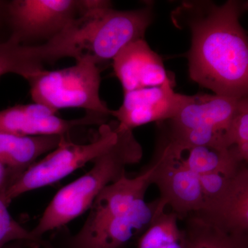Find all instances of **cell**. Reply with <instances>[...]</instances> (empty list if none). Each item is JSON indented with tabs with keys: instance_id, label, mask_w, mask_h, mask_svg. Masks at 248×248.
<instances>
[{
	"instance_id": "obj_21",
	"label": "cell",
	"mask_w": 248,
	"mask_h": 248,
	"mask_svg": "<svg viewBox=\"0 0 248 248\" xmlns=\"http://www.w3.org/2000/svg\"><path fill=\"white\" fill-rule=\"evenodd\" d=\"M19 176L18 173L0 162V195L4 194L5 195L6 191Z\"/></svg>"
},
{
	"instance_id": "obj_22",
	"label": "cell",
	"mask_w": 248,
	"mask_h": 248,
	"mask_svg": "<svg viewBox=\"0 0 248 248\" xmlns=\"http://www.w3.org/2000/svg\"><path fill=\"white\" fill-rule=\"evenodd\" d=\"M6 3L7 1H0V22L3 19H6Z\"/></svg>"
},
{
	"instance_id": "obj_15",
	"label": "cell",
	"mask_w": 248,
	"mask_h": 248,
	"mask_svg": "<svg viewBox=\"0 0 248 248\" xmlns=\"http://www.w3.org/2000/svg\"><path fill=\"white\" fill-rule=\"evenodd\" d=\"M55 59L56 50L50 42L25 46L8 39L0 42V77L13 73L28 81Z\"/></svg>"
},
{
	"instance_id": "obj_19",
	"label": "cell",
	"mask_w": 248,
	"mask_h": 248,
	"mask_svg": "<svg viewBox=\"0 0 248 248\" xmlns=\"http://www.w3.org/2000/svg\"><path fill=\"white\" fill-rule=\"evenodd\" d=\"M225 148L236 147L241 159L248 162V99H240L223 140Z\"/></svg>"
},
{
	"instance_id": "obj_12",
	"label": "cell",
	"mask_w": 248,
	"mask_h": 248,
	"mask_svg": "<svg viewBox=\"0 0 248 248\" xmlns=\"http://www.w3.org/2000/svg\"><path fill=\"white\" fill-rule=\"evenodd\" d=\"M114 71L124 93L161 86L172 81L162 59L145 41L131 42L112 60Z\"/></svg>"
},
{
	"instance_id": "obj_5",
	"label": "cell",
	"mask_w": 248,
	"mask_h": 248,
	"mask_svg": "<svg viewBox=\"0 0 248 248\" xmlns=\"http://www.w3.org/2000/svg\"><path fill=\"white\" fill-rule=\"evenodd\" d=\"M28 81L32 101L56 113L62 109L82 108L104 117L111 114L99 94L98 63L89 56L78 59L74 66L68 68L44 69Z\"/></svg>"
},
{
	"instance_id": "obj_3",
	"label": "cell",
	"mask_w": 248,
	"mask_h": 248,
	"mask_svg": "<svg viewBox=\"0 0 248 248\" xmlns=\"http://www.w3.org/2000/svg\"><path fill=\"white\" fill-rule=\"evenodd\" d=\"M153 16L152 4L118 11L110 1L95 0L80 22L76 60L89 56L99 64L113 60L125 46L144 39Z\"/></svg>"
},
{
	"instance_id": "obj_6",
	"label": "cell",
	"mask_w": 248,
	"mask_h": 248,
	"mask_svg": "<svg viewBox=\"0 0 248 248\" xmlns=\"http://www.w3.org/2000/svg\"><path fill=\"white\" fill-rule=\"evenodd\" d=\"M241 99L215 94L189 96L177 115L163 122L166 125L161 138L181 155L195 146L225 148V135Z\"/></svg>"
},
{
	"instance_id": "obj_20",
	"label": "cell",
	"mask_w": 248,
	"mask_h": 248,
	"mask_svg": "<svg viewBox=\"0 0 248 248\" xmlns=\"http://www.w3.org/2000/svg\"><path fill=\"white\" fill-rule=\"evenodd\" d=\"M237 173L234 174H228L216 172L199 176L203 196V208L209 204L213 203L223 195Z\"/></svg>"
},
{
	"instance_id": "obj_16",
	"label": "cell",
	"mask_w": 248,
	"mask_h": 248,
	"mask_svg": "<svg viewBox=\"0 0 248 248\" xmlns=\"http://www.w3.org/2000/svg\"><path fill=\"white\" fill-rule=\"evenodd\" d=\"M186 218L187 248H248V232L227 229L199 213Z\"/></svg>"
},
{
	"instance_id": "obj_23",
	"label": "cell",
	"mask_w": 248,
	"mask_h": 248,
	"mask_svg": "<svg viewBox=\"0 0 248 248\" xmlns=\"http://www.w3.org/2000/svg\"><path fill=\"white\" fill-rule=\"evenodd\" d=\"M25 247H27L26 245L22 242H14L7 245L4 248H24Z\"/></svg>"
},
{
	"instance_id": "obj_4",
	"label": "cell",
	"mask_w": 248,
	"mask_h": 248,
	"mask_svg": "<svg viewBox=\"0 0 248 248\" xmlns=\"http://www.w3.org/2000/svg\"><path fill=\"white\" fill-rule=\"evenodd\" d=\"M158 201L142 200L132 206L91 205L89 214L78 232L71 234L66 226L56 230L46 239V248H122L151 223Z\"/></svg>"
},
{
	"instance_id": "obj_9",
	"label": "cell",
	"mask_w": 248,
	"mask_h": 248,
	"mask_svg": "<svg viewBox=\"0 0 248 248\" xmlns=\"http://www.w3.org/2000/svg\"><path fill=\"white\" fill-rule=\"evenodd\" d=\"M152 184L160 192L155 216L169 205L180 218H186L203 208L204 200L199 176L187 167L182 155L176 154L160 139L153 159Z\"/></svg>"
},
{
	"instance_id": "obj_1",
	"label": "cell",
	"mask_w": 248,
	"mask_h": 248,
	"mask_svg": "<svg viewBox=\"0 0 248 248\" xmlns=\"http://www.w3.org/2000/svg\"><path fill=\"white\" fill-rule=\"evenodd\" d=\"M248 1H184L171 13L178 29L191 34L189 76L195 83L226 97H248V41L240 18Z\"/></svg>"
},
{
	"instance_id": "obj_7",
	"label": "cell",
	"mask_w": 248,
	"mask_h": 248,
	"mask_svg": "<svg viewBox=\"0 0 248 248\" xmlns=\"http://www.w3.org/2000/svg\"><path fill=\"white\" fill-rule=\"evenodd\" d=\"M93 0H14L6 3L10 40L25 46L46 43L91 9Z\"/></svg>"
},
{
	"instance_id": "obj_13",
	"label": "cell",
	"mask_w": 248,
	"mask_h": 248,
	"mask_svg": "<svg viewBox=\"0 0 248 248\" xmlns=\"http://www.w3.org/2000/svg\"><path fill=\"white\" fill-rule=\"evenodd\" d=\"M247 165L241 167L219 198L195 213L227 229L248 232Z\"/></svg>"
},
{
	"instance_id": "obj_8",
	"label": "cell",
	"mask_w": 248,
	"mask_h": 248,
	"mask_svg": "<svg viewBox=\"0 0 248 248\" xmlns=\"http://www.w3.org/2000/svg\"><path fill=\"white\" fill-rule=\"evenodd\" d=\"M117 123L99 125L95 140L78 144L66 136L59 146L43 159L35 163L21 174L5 193L10 204L22 194L55 184L107 151L117 138Z\"/></svg>"
},
{
	"instance_id": "obj_18",
	"label": "cell",
	"mask_w": 248,
	"mask_h": 248,
	"mask_svg": "<svg viewBox=\"0 0 248 248\" xmlns=\"http://www.w3.org/2000/svg\"><path fill=\"white\" fill-rule=\"evenodd\" d=\"M179 219L173 212L155 215L139 239L137 248H187V234L178 226Z\"/></svg>"
},
{
	"instance_id": "obj_11",
	"label": "cell",
	"mask_w": 248,
	"mask_h": 248,
	"mask_svg": "<svg viewBox=\"0 0 248 248\" xmlns=\"http://www.w3.org/2000/svg\"><path fill=\"white\" fill-rule=\"evenodd\" d=\"M105 118L87 112L81 118L65 120L48 108L34 102L0 111V133L22 136L66 135L78 127L106 124Z\"/></svg>"
},
{
	"instance_id": "obj_17",
	"label": "cell",
	"mask_w": 248,
	"mask_h": 248,
	"mask_svg": "<svg viewBox=\"0 0 248 248\" xmlns=\"http://www.w3.org/2000/svg\"><path fill=\"white\" fill-rule=\"evenodd\" d=\"M182 156L184 164L198 176L216 172L234 174L248 164L241 159L234 146H195L184 152Z\"/></svg>"
},
{
	"instance_id": "obj_2",
	"label": "cell",
	"mask_w": 248,
	"mask_h": 248,
	"mask_svg": "<svg viewBox=\"0 0 248 248\" xmlns=\"http://www.w3.org/2000/svg\"><path fill=\"white\" fill-rule=\"evenodd\" d=\"M117 138L107 151L95 158L92 169L84 175L59 190L50 202L32 234L43 237L48 232L66 226L89 210L101 191L125 175V168L138 164L143 156L142 147L133 130L119 126Z\"/></svg>"
},
{
	"instance_id": "obj_10",
	"label": "cell",
	"mask_w": 248,
	"mask_h": 248,
	"mask_svg": "<svg viewBox=\"0 0 248 248\" xmlns=\"http://www.w3.org/2000/svg\"><path fill=\"white\" fill-rule=\"evenodd\" d=\"M189 96L174 90V82L161 86L124 93L120 108L111 110L110 115L122 128L130 129L152 123H163L173 118L185 104Z\"/></svg>"
},
{
	"instance_id": "obj_14",
	"label": "cell",
	"mask_w": 248,
	"mask_h": 248,
	"mask_svg": "<svg viewBox=\"0 0 248 248\" xmlns=\"http://www.w3.org/2000/svg\"><path fill=\"white\" fill-rule=\"evenodd\" d=\"M66 135L22 136L0 133V162L23 174L37 158L57 148Z\"/></svg>"
}]
</instances>
